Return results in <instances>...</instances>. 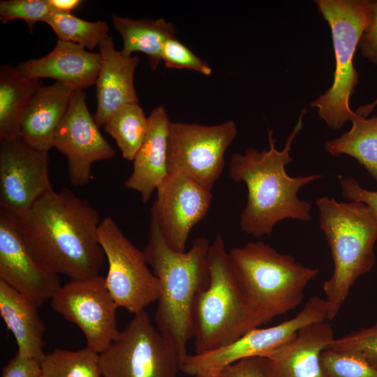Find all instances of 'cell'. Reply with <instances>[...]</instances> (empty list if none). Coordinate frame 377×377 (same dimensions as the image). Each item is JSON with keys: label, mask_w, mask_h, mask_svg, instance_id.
<instances>
[{"label": "cell", "mask_w": 377, "mask_h": 377, "mask_svg": "<svg viewBox=\"0 0 377 377\" xmlns=\"http://www.w3.org/2000/svg\"><path fill=\"white\" fill-rule=\"evenodd\" d=\"M334 339L326 320L313 323L263 358L272 377H326L321 355Z\"/></svg>", "instance_id": "cell-17"}, {"label": "cell", "mask_w": 377, "mask_h": 377, "mask_svg": "<svg viewBox=\"0 0 377 377\" xmlns=\"http://www.w3.org/2000/svg\"><path fill=\"white\" fill-rule=\"evenodd\" d=\"M111 17L113 27L123 39L121 52L126 56H132L135 52L145 54L151 69L155 71L162 61L165 42L176 36L175 25L163 18L133 19L116 14Z\"/></svg>", "instance_id": "cell-23"}, {"label": "cell", "mask_w": 377, "mask_h": 377, "mask_svg": "<svg viewBox=\"0 0 377 377\" xmlns=\"http://www.w3.org/2000/svg\"><path fill=\"white\" fill-rule=\"evenodd\" d=\"M46 23L52 27L58 40L72 42L89 50L99 46L110 36L105 21L89 22L69 13L53 10Z\"/></svg>", "instance_id": "cell-28"}, {"label": "cell", "mask_w": 377, "mask_h": 377, "mask_svg": "<svg viewBox=\"0 0 377 377\" xmlns=\"http://www.w3.org/2000/svg\"><path fill=\"white\" fill-rule=\"evenodd\" d=\"M302 109L297 124L288 135L285 147H276L273 131L268 133L269 149L260 151L248 147L244 154L235 153L229 162L228 175L237 183L246 184L247 202L239 224L246 234L256 237L269 235L280 221L296 219L309 221L310 204L298 197L302 187L321 177L319 175L291 177L286 166L293 161L290 152L293 140L302 128Z\"/></svg>", "instance_id": "cell-2"}, {"label": "cell", "mask_w": 377, "mask_h": 377, "mask_svg": "<svg viewBox=\"0 0 377 377\" xmlns=\"http://www.w3.org/2000/svg\"><path fill=\"white\" fill-rule=\"evenodd\" d=\"M98 237L108 262L105 286L117 306L135 315L157 302L158 281L143 251L126 238L110 216L101 221Z\"/></svg>", "instance_id": "cell-10"}, {"label": "cell", "mask_w": 377, "mask_h": 377, "mask_svg": "<svg viewBox=\"0 0 377 377\" xmlns=\"http://www.w3.org/2000/svg\"><path fill=\"white\" fill-rule=\"evenodd\" d=\"M321 364L326 377H377V368L348 353L325 350Z\"/></svg>", "instance_id": "cell-30"}, {"label": "cell", "mask_w": 377, "mask_h": 377, "mask_svg": "<svg viewBox=\"0 0 377 377\" xmlns=\"http://www.w3.org/2000/svg\"><path fill=\"white\" fill-rule=\"evenodd\" d=\"M40 363L17 354L3 367L1 377H40Z\"/></svg>", "instance_id": "cell-36"}, {"label": "cell", "mask_w": 377, "mask_h": 377, "mask_svg": "<svg viewBox=\"0 0 377 377\" xmlns=\"http://www.w3.org/2000/svg\"><path fill=\"white\" fill-rule=\"evenodd\" d=\"M49 168V153L21 137L0 141V210L19 216L53 190Z\"/></svg>", "instance_id": "cell-13"}, {"label": "cell", "mask_w": 377, "mask_h": 377, "mask_svg": "<svg viewBox=\"0 0 377 377\" xmlns=\"http://www.w3.org/2000/svg\"><path fill=\"white\" fill-rule=\"evenodd\" d=\"M161 58L167 68L188 69L205 75H210L212 73L208 63L195 54L176 37L169 38L165 42Z\"/></svg>", "instance_id": "cell-32"}, {"label": "cell", "mask_w": 377, "mask_h": 377, "mask_svg": "<svg viewBox=\"0 0 377 377\" xmlns=\"http://www.w3.org/2000/svg\"><path fill=\"white\" fill-rule=\"evenodd\" d=\"M40 363V377L102 376L99 354L87 346L78 350L55 348Z\"/></svg>", "instance_id": "cell-27"}, {"label": "cell", "mask_w": 377, "mask_h": 377, "mask_svg": "<svg viewBox=\"0 0 377 377\" xmlns=\"http://www.w3.org/2000/svg\"><path fill=\"white\" fill-rule=\"evenodd\" d=\"M52 9L62 13H69L78 7L81 3L80 0H48Z\"/></svg>", "instance_id": "cell-37"}, {"label": "cell", "mask_w": 377, "mask_h": 377, "mask_svg": "<svg viewBox=\"0 0 377 377\" xmlns=\"http://www.w3.org/2000/svg\"><path fill=\"white\" fill-rule=\"evenodd\" d=\"M156 199L151 207L167 244L184 252L192 228L204 219L211 205V191L187 176L169 173L156 189Z\"/></svg>", "instance_id": "cell-15"}, {"label": "cell", "mask_w": 377, "mask_h": 377, "mask_svg": "<svg viewBox=\"0 0 377 377\" xmlns=\"http://www.w3.org/2000/svg\"><path fill=\"white\" fill-rule=\"evenodd\" d=\"M41 85L7 64L0 68V141L20 137L24 114Z\"/></svg>", "instance_id": "cell-24"}, {"label": "cell", "mask_w": 377, "mask_h": 377, "mask_svg": "<svg viewBox=\"0 0 377 377\" xmlns=\"http://www.w3.org/2000/svg\"><path fill=\"white\" fill-rule=\"evenodd\" d=\"M182 360L145 311L135 314L99 354L103 377H177Z\"/></svg>", "instance_id": "cell-8"}, {"label": "cell", "mask_w": 377, "mask_h": 377, "mask_svg": "<svg viewBox=\"0 0 377 377\" xmlns=\"http://www.w3.org/2000/svg\"><path fill=\"white\" fill-rule=\"evenodd\" d=\"M316 204L334 263L332 275L323 283L328 320H332L358 279L375 265L377 216L358 201L338 202L323 196Z\"/></svg>", "instance_id": "cell-4"}, {"label": "cell", "mask_w": 377, "mask_h": 377, "mask_svg": "<svg viewBox=\"0 0 377 377\" xmlns=\"http://www.w3.org/2000/svg\"><path fill=\"white\" fill-rule=\"evenodd\" d=\"M38 307L27 297L0 280V315L13 333L17 354L40 362L45 355V324Z\"/></svg>", "instance_id": "cell-22"}, {"label": "cell", "mask_w": 377, "mask_h": 377, "mask_svg": "<svg viewBox=\"0 0 377 377\" xmlns=\"http://www.w3.org/2000/svg\"><path fill=\"white\" fill-rule=\"evenodd\" d=\"M0 280L38 308L61 286L58 274L40 264L24 242L9 214L0 210Z\"/></svg>", "instance_id": "cell-16"}, {"label": "cell", "mask_w": 377, "mask_h": 377, "mask_svg": "<svg viewBox=\"0 0 377 377\" xmlns=\"http://www.w3.org/2000/svg\"><path fill=\"white\" fill-rule=\"evenodd\" d=\"M237 134L232 120L212 126L170 121L168 173L183 174L211 191L223 173L226 151Z\"/></svg>", "instance_id": "cell-11"}, {"label": "cell", "mask_w": 377, "mask_h": 377, "mask_svg": "<svg viewBox=\"0 0 377 377\" xmlns=\"http://www.w3.org/2000/svg\"><path fill=\"white\" fill-rule=\"evenodd\" d=\"M377 106V98L373 102L360 106L355 112L357 115L367 117Z\"/></svg>", "instance_id": "cell-38"}, {"label": "cell", "mask_w": 377, "mask_h": 377, "mask_svg": "<svg viewBox=\"0 0 377 377\" xmlns=\"http://www.w3.org/2000/svg\"><path fill=\"white\" fill-rule=\"evenodd\" d=\"M98 47L101 63L95 83L97 108L93 116L100 127L124 105L139 103L133 78L140 57L126 56L117 50L112 36L103 40Z\"/></svg>", "instance_id": "cell-19"}, {"label": "cell", "mask_w": 377, "mask_h": 377, "mask_svg": "<svg viewBox=\"0 0 377 377\" xmlns=\"http://www.w3.org/2000/svg\"><path fill=\"white\" fill-rule=\"evenodd\" d=\"M357 46L362 55L377 66V0L374 1L371 20L362 31Z\"/></svg>", "instance_id": "cell-35"}, {"label": "cell", "mask_w": 377, "mask_h": 377, "mask_svg": "<svg viewBox=\"0 0 377 377\" xmlns=\"http://www.w3.org/2000/svg\"><path fill=\"white\" fill-rule=\"evenodd\" d=\"M318 11L331 30L335 69L332 86L310 103L332 129L339 130L357 114L350 107L359 75L353 58L361 34L369 24L373 10L371 0H315Z\"/></svg>", "instance_id": "cell-7"}, {"label": "cell", "mask_w": 377, "mask_h": 377, "mask_svg": "<svg viewBox=\"0 0 377 377\" xmlns=\"http://www.w3.org/2000/svg\"><path fill=\"white\" fill-rule=\"evenodd\" d=\"M101 63L100 52H90L80 45L58 40L49 54L24 61L16 68L31 80L52 78L84 90L96 83Z\"/></svg>", "instance_id": "cell-18"}, {"label": "cell", "mask_w": 377, "mask_h": 377, "mask_svg": "<svg viewBox=\"0 0 377 377\" xmlns=\"http://www.w3.org/2000/svg\"><path fill=\"white\" fill-rule=\"evenodd\" d=\"M210 243L197 237L188 251L171 249L151 216L143 252L159 283L155 314L158 330L183 358L193 339V310L198 293L209 282L207 253Z\"/></svg>", "instance_id": "cell-3"}, {"label": "cell", "mask_w": 377, "mask_h": 377, "mask_svg": "<svg viewBox=\"0 0 377 377\" xmlns=\"http://www.w3.org/2000/svg\"><path fill=\"white\" fill-rule=\"evenodd\" d=\"M237 277L250 303L266 324L297 308L317 268L304 266L263 242L229 251Z\"/></svg>", "instance_id": "cell-6"}, {"label": "cell", "mask_w": 377, "mask_h": 377, "mask_svg": "<svg viewBox=\"0 0 377 377\" xmlns=\"http://www.w3.org/2000/svg\"><path fill=\"white\" fill-rule=\"evenodd\" d=\"M340 186L343 198L365 204L377 216V191L365 189L353 177L341 178Z\"/></svg>", "instance_id": "cell-34"}, {"label": "cell", "mask_w": 377, "mask_h": 377, "mask_svg": "<svg viewBox=\"0 0 377 377\" xmlns=\"http://www.w3.org/2000/svg\"><path fill=\"white\" fill-rule=\"evenodd\" d=\"M219 377H272L263 357L240 360L226 368Z\"/></svg>", "instance_id": "cell-33"}, {"label": "cell", "mask_w": 377, "mask_h": 377, "mask_svg": "<svg viewBox=\"0 0 377 377\" xmlns=\"http://www.w3.org/2000/svg\"><path fill=\"white\" fill-rule=\"evenodd\" d=\"M53 147L66 156L68 179L74 186L89 183L94 162L115 156L114 149L103 138L88 110L84 90L73 92L57 130Z\"/></svg>", "instance_id": "cell-14"}, {"label": "cell", "mask_w": 377, "mask_h": 377, "mask_svg": "<svg viewBox=\"0 0 377 377\" xmlns=\"http://www.w3.org/2000/svg\"><path fill=\"white\" fill-rule=\"evenodd\" d=\"M48 0H1L0 20L6 24L20 19L25 21L30 33L38 22L46 23L53 12Z\"/></svg>", "instance_id": "cell-31"}, {"label": "cell", "mask_w": 377, "mask_h": 377, "mask_svg": "<svg viewBox=\"0 0 377 377\" xmlns=\"http://www.w3.org/2000/svg\"><path fill=\"white\" fill-rule=\"evenodd\" d=\"M170 121L163 106L155 108L148 117L146 137L133 161V171L124 181L127 189L140 195L147 203L168 176V138Z\"/></svg>", "instance_id": "cell-20"}, {"label": "cell", "mask_w": 377, "mask_h": 377, "mask_svg": "<svg viewBox=\"0 0 377 377\" xmlns=\"http://www.w3.org/2000/svg\"><path fill=\"white\" fill-rule=\"evenodd\" d=\"M326 350L353 354L377 368V321L335 338Z\"/></svg>", "instance_id": "cell-29"}, {"label": "cell", "mask_w": 377, "mask_h": 377, "mask_svg": "<svg viewBox=\"0 0 377 377\" xmlns=\"http://www.w3.org/2000/svg\"><path fill=\"white\" fill-rule=\"evenodd\" d=\"M351 122L348 131L325 142V149L333 156L345 154L354 158L377 182V116L357 115Z\"/></svg>", "instance_id": "cell-25"}, {"label": "cell", "mask_w": 377, "mask_h": 377, "mask_svg": "<svg viewBox=\"0 0 377 377\" xmlns=\"http://www.w3.org/2000/svg\"><path fill=\"white\" fill-rule=\"evenodd\" d=\"M12 217L31 254L47 269L71 280L100 276L105 258L98 237L101 221L87 199L66 187L53 189Z\"/></svg>", "instance_id": "cell-1"}, {"label": "cell", "mask_w": 377, "mask_h": 377, "mask_svg": "<svg viewBox=\"0 0 377 377\" xmlns=\"http://www.w3.org/2000/svg\"><path fill=\"white\" fill-rule=\"evenodd\" d=\"M103 126L115 140L123 158L133 161L146 137L148 117L139 103H128L114 113Z\"/></svg>", "instance_id": "cell-26"}, {"label": "cell", "mask_w": 377, "mask_h": 377, "mask_svg": "<svg viewBox=\"0 0 377 377\" xmlns=\"http://www.w3.org/2000/svg\"><path fill=\"white\" fill-rule=\"evenodd\" d=\"M194 377H201V376H194Z\"/></svg>", "instance_id": "cell-39"}, {"label": "cell", "mask_w": 377, "mask_h": 377, "mask_svg": "<svg viewBox=\"0 0 377 377\" xmlns=\"http://www.w3.org/2000/svg\"><path fill=\"white\" fill-rule=\"evenodd\" d=\"M328 320L325 299L309 298L292 318L278 325L255 328L223 346L194 354H186L181 361L180 371L186 375L219 377L228 367L246 358L263 357L276 350L302 327Z\"/></svg>", "instance_id": "cell-9"}, {"label": "cell", "mask_w": 377, "mask_h": 377, "mask_svg": "<svg viewBox=\"0 0 377 377\" xmlns=\"http://www.w3.org/2000/svg\"><path fill=\"white\" fill-rule=\"evenodd\" d=\"M52 309L82 332L87 346L100 354L116 339L118 308L105 278L71 280L50 300Z\"/></svg>", "instance_id": "cell-12"}, {"label": "cell", "mask_w": 377, "mask_h": 377, "mask_svg": "<svg viewBox=\"0 0 377 377\" xmlns=\"http://www.w3.org/2000/svg\"><path fill=\"white\" fill-rule=\"evenodd\" d=\"M75 90L57 81L38 87L20 125V137L29 146L47 152L53 148L57 130Z\"/></svg>", "instance_id": "cell-21"}, {"label": "cell", "mask_w": 377, "mask_h": 377, "mask_svg": "<svg viewBox=\"0 0 377 377\" xmlns=\"http://www.w3.org/2000/svg\"><path fill=\"white\" fill-rule=\"evenodd\" d=\"M207 260L209 282L197 295L193 310L196 353L227 345L264 325L237 277L220 234L209 245Z\"/></svg>", "instance_id": "cell-5"}]
</instances>
